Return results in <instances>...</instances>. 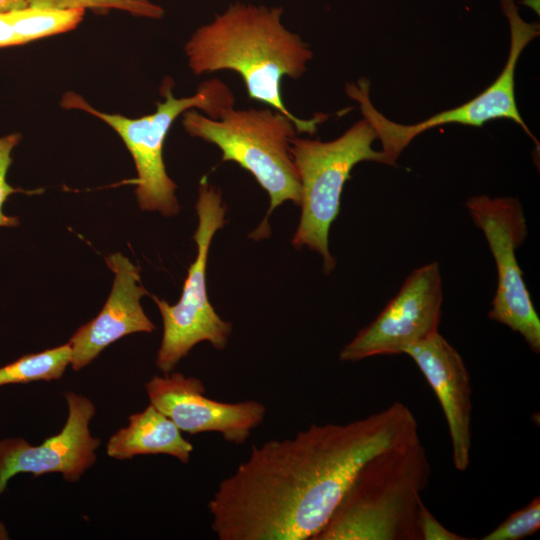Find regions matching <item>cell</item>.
Returning <instances> with one entry per match:
<instances>
[{"label":"cell","mask_w":540,"mask_h":540,"mask_svg":"<svg viewBox=\"0 0 540 540\" xmlns=\"http://www.w3.org/2000/svg\"><path fill=\"white\" fill-rule=\"evenodd\" d=\"M540 529V497H534L526 506L510 514L500 525L482 537V540H519Z\"/></svg>","instance_id":"d6986e66"},{"label":"cell","mask_w":540,"mask_h":540,"mask_svg":"<svg viewBox=\"0 0 540 540\" xmlns=\"http://www.w3.org/2000/svg\"><path fill=\"white\" fill-rule=\"evenodd\" d=\"M172 88L173 81L165 78L160 89L163 101L156 103L155 112L140 118L100 112L73 92H67L61 101L62 107L83 110L103 120L118 133L136 166L135 194L140 209L158 211L164 216H173L180 211L175 195L177 186L168 176L163 161L164 142L174 120L193 108L217 119L235 103L230 88L216 78L202 82L197 92L189 97L176 98Z\"/></svg>","instance_id":"5b68a950"},{"label":"cell","mask_w":540,"mask_h":540,"mask_svg":"<svg viewBox=\"0 0 540 540\" xmlns=\"http://www.w3.org/2000/svg\"><path fill=\"white\" fill-rule=\"evenodd\" d=\"M375 139L374 129L363 118L328 142L296 137L290 140L301 189V216L292 244L296 249L307 247L320 254L326 274L336 265L329 251L330 226L339 214L342 191L353 167L362 161L396 165L383 151L372 149Z\"/></svg>","instance_id":"8992f818"},{"label":"cell","mask_w":540,"mask_h":540,"mask_svg":"<svg viewBox=\"0 0 540 540\" xmlns=\"http://www.w3.org/2000/svg\"><path fill=\"white\" fill-rule=\"evenodd\" d=\"M145 388L150 404L181 431L191 435L216 432L236 445L247 441L266 414V407L255 400L229 403L210 399L200 379L179 372L153 376Z\"/></svg>","instance_id":"8fae6325"},{"label":"cell","mask_w":540,"mask_h":540,"mask_svg":"<svg viewBox=\"0 0 540 540\" xmlns=\"http://www.w3.org/2000/svg\"><path fill=\"white\" fill-rule=\"evenodd\" d=\"M27 6V0H0V12L20 9Z\"/></svg>","instance_id":"7402d4cb"},{"label":"cell","mask_w":540,"mask_h":540,"mask_svg":"<svg viewBox=\"0 0 540 540\" xmlns=\"http://www.w3.org/2000/svg\"><path fill=\"white\" fill-rule=\"evenodd\" d=\"M64 397L68 416L58 434L36 446L22 438L0 440V495L16 474L60 473L66 481L74 482L95 463L100 440L92 437L89 430L95 406L88 398L71 391H66Z\"/></svg>","instance_id":"7c38bea8"},{"label":"cell","mask_w":540,"mask_h":540,"mask_svg":"<svg viewBox=\"0 0 540 540\" xmlns=\"http://www.w3.org/2000/svg\"><path fill=\"white\" fill-rule=\"evenodd\" d=\"M182 125L193 137L216 145L222 161H232L248 171L267 192L270 207L261 224L250 235H269L268 218L286 201L300 204V182L290 153L295 137L294 122L271 109L224 110L217 119L190 109L183 113Z\"/></svg>","instance_id":"277c9868"},{"label":"cell","mask_w":540,"mask_h":540,"mask_svg":"<svg viewBox=\"0 0 540 540\" xmlns=\"http://www.w3.org/2000/svg\"><path fill=\"white\" fill-rule=\"evenodd\" d=\"M71 363L69 343L28 354L0 367V386L60 379Z\"/></svg>","instance_id":"e0dca14e"},{"label":"cell","mask_w":540,"mask_h":540,"mask_svg":"<svg viewBox=\"0 0 540 540\" xmlns=\"http://www.w3.org/2000/svg\"><path fill=\"white\" fill-rule=\"evenodd\" d=\"M106 263L115 275L109 297L99 314L68 341L74 371L87 366L118 339L155 329L140 303L141 297L149 294L141 284L140 269L119 252L108 256Z\"/></svg>","instance_id":"4fadbf2b"},{"label":"cell","mask_w":540,"mask_h":540,"mask_svg":"<svg viewBox=\"0 0 540 540\" xmlns=\"http://www.w3.org/2000/svg\"><path fill=\"white\" fill-rule=\"evenodd\" d=\"M443 301L439 264L411 272L380 314L340 351L344 362L404 354L410 346L439 332Z\"/></svg>","instance_id":"30bf717a"},{"label":"cell","mask_w":540,"mask_h":540,"mask_svg":"<svg viewBox=\"0 0 540 540\" xmlns=\"http://www.w3.org/2000/svg\"><path fill=\"white\" fill-rule=\"evenodd\" d=\"M20 139L19 133L0 137V227H15L20 223L16 216H8L3 212V205L7 198L11 194L21 191L7 182V172L12 163L11 154Z\"/></svg>","instance_id":"ffe728a7"},{"label":"cell","mask_w":540,"mask_h":540,"mask_svg":"<svg viewBox=\"0 0 540 540\" xmlns=\"http://www.w3.org/2000/svg\"><path fill=\"white\" fill-rule=\"evenodd\" d=\"M404 354L413 359L436 394L449 431L454 467L464 472L470 464L472 388L461 355L439 332Z\"/></svg>","instance_id":"5bb4252c"},{"label":"cell","mask_w":540,"mask_h":540,"mask_svg":"<svg viewBox=\"0 0 540 540\" xmlns=\"http://www.w3.org/2000/svg\"><path fill=\"white\" fill-rule=\"evenodd\" d=\"M418 438L414 413L395 401L345 424H312L253 445L208 502L211 528L220 540H312L370 458Z\"/></svg>","instance_id":"6da1fadb"},{"label":"cell","mask_w":540,"mask_h":540,"mask_svg":"<svg viewBox=\"0 0 540 540\" xmlns=\"http://www.w3.org/2000/svg\"><path fill=\"white\" fill-rule=\"evenodd\" d=\"M418 526L422 540H467L441 524L423 501L419 504Z\"/></svg>","instance_id":"44dd1931"},{"label":"cell","mask_w":540,"mask_h":540,"mask_svg":"<svg viewBox=\"0 0 540 540\" xmlns=\"http://www.w3.org/2000/svg\"><path fill=\"white\" fill-rule=\"evenodd\" d=\"M85 10H55L26 6L0 12V48L23 45L74 29Z\"/></svg>","instance_id":"2e32d148"},{"label":"cell","mask_w":540,"mask_h":540,"mask_svg":"<svg viewBox=\"0 0 540 540\" xmlns=\"http://www.w3.org/2000/svg\"><path fill=\"white\" fill-rule=\"evenodd\" d=\"M198 226L193 235L197 255L188 269L181 297L171 305L152 296L163 322V335L157 352L158 369L169 374L191 349L204 341L223 350L232 332V324L223 320L211 305L206 285V268L211 242L226 223V205L220 191L204 176L199 183L195 205Z\"/></svg>","instance_id":"52a82bcc"},{"label":"cell","mask_w":540,"mask_h":540,"mask_svg":"<svg viewBox=\"0 0 540 540\" xmlns=\"http://www.w3.org/2000/svg\"><path fill=\"white\" fill-rule=\"evenodd\" d=\"M465 206L484 233L497 268V289L488 317L519 333L534 353L540 352V319L522 278L516 250L528 228L517 198L470 197Z\"/></svg>","instance_id":"9c48e42d"},{"label":"cell","mask_w":540,"mask_h":540,"mask_svg":"<svg viewBox=\"0 0 540 540\" xmlns=\"http://www.w3.org/2000/svg\"><path fill=\"white\" fill-rule=\"evenodd\" d=\"M431 472L419 438L381 451L360 468L312 540H422L418 511Z\"/></svg>","instance_id":"3957f363"},{"label":"cell","mask_w":540,"mask_h":540,"mask_svg":"<svg viewBox=\"0 0 540 540\" xmlns=\"http://www.w3.org/2000/svg\"><path fill=\"white\" fill-rule=\"evenodd\" d=\"M27 6L55 10L92 9L99 12L117 9L152 19L164 15V10L149 0H27Z\"/></svg>","instance_id":"ac0fdd59"},{"label":"cell","mask_w":540,"mask_h":540,"mask_svg":"<svg viewBox=\"0 0 540 540\" xmlns=\"http://www.w3.org/2000/svg\"><path fill=\"white\" fill-rule=\"evenodd\" d=\"M8 538L9 537H8V533L5 526L2 523H0V540H6Z\"/></svg>","instance_id":"603a6c76"},{"label":"cell","mask_w":540,"mask_h":540,"mask_svg":"<svg viewBox=\"0 0 540 540\" xmlns=\"http://www.w3.org/2000/svg\"><path fill=\"white\" fill-rule=\"evenodd\" d=\"M501 4L510 25V50L507 62L497 79L483 92L468 102L415 124H399L382 115L371 103L369 82L362 78L358 84L346 85V93L359 103L364 119L374 129L377 139L381 141L382 151L396 163L402 151L411 141L428 129L445 125L461 124L482 126L494 119H510L530 133L523 121L515 99V69L524 48L539 35L538 23H527L518 14L513 0H501Z\"/></svg>","instance_id":"ba28073f"},{"label":"cell","mask_w":540,"mask_h":540,"mask_svg":"<svg viewBox=\"0 0 540 540\" xmlns=\"http://www.w3.org/2000/svg\"><path fill=\"white\" fill-rule=\"evenodd\" d=\"M192 452L193 445L182 436L178 426L152 404L130 415L128 425L115 432L106 446L107 455L120 460L166 454L187 464Z\"/></svg>","instance_id":"9a60e30c"},{"label":"cell","mask_w":540,"mask_h":540,"mask_svg":"<svg viewBox=\"0 0 540 540\" xmlns=\"http://www.w3.org/2000/svg\"><path fill=\"white\" fill-rule=\"evenodd\" d=\"M282 8L235 3L198 28L185 45L188 65L195 75L231 70L238 73L252 100L271 106L289 117L296 132L313 135L327 119L293 115L283 103L281 81L300 78L313 54L307 43L287 30Z\"/></svg>","instance_id":"7a4b0ae2"}]
</instances>
